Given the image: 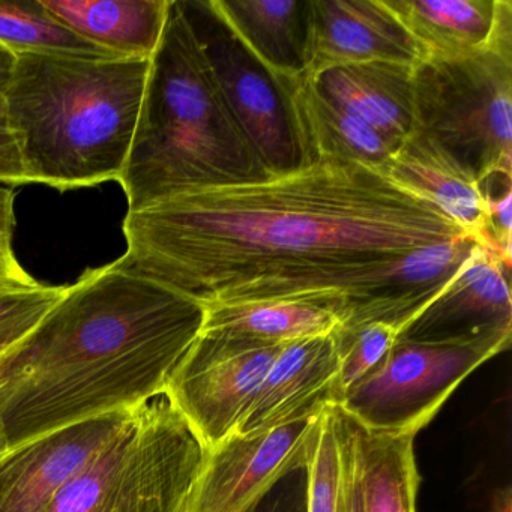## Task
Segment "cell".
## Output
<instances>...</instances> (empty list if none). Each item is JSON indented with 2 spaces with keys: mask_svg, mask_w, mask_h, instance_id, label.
<instances>
[{
  "mask_svg": "<svg viewBox=\"0 0 512 512\" xmlns=\"http://www.w3.org/2000/svg\"><path fill=\"white\" fill-rule=\"evenodd\" d=\"M361 493L362 512H418L419 473L412 434L376 433L340 407Z\"/></svg>",
  "mask_w": 512,
  "mask_h": 512,
  "instance_id": "d6986e66",
  "label": "cell"
},
{
  "mask_svg": "<svg viewBox=\"0 0 512 512\" xmlns=\"http://www.w3.org/2000/svg\"><path fill=\"white\" fill-rule=\"evenodd\" d=\"M65 286L38 284L0 292V356L25 340L64 295Z\"/></svg>",
  "mask_w": 512,
  "mask_h": 512,
  "instance_id": "484cf974",
  "label": "cell"
},
{
  "mask_svg": "<svg viewBox=\"0 0 512 512\" xmlns=\"http://www.w3.org/2000/svg\"><path fill=\"white\" fill-rule=\"evenodd\" d=\"M208 449L161 394L140 404L47 512H185Z\"/></svg>",
  "mask_w": 512,
  "mask_h": 512,
  "instance_id": "8992f818",
  "label": "cell"
},
{
  "mask_svg": "<svg viewBox=\"0 0 512 512\" xmlns=\"http://www.w3.org/2000/svg\"><path fill=\"white\" fill-rule=\"evenodd\" d=\"M151 59L16 55L5 89L28 184L56 190L119 181Z\"/></svg>",
  "mask_w": 512,
  "mask_h": 512,
  "instance_id": "3957f363",
  "label": "cell"
},
{
  "mask_svg": "<svg viewBox=\"0 0 512 512\" xmlns=\"http://www.w3.org/2000/svg\"><path fill=\"white\" fill-rule=\"evenodd\" d=\"M272 80L286 101L302 167L319 161H344L382 172L398 151L373 128L328 100L307 74Z\"/></svg>",
  "mask_w": 512,
  "mask_h": 512,
  "instance_id": "9a60e30c",
  "label": "cell"
},
{
  "mask_svg": "<svg viewBox=\"0 0 512 512\" xmlns=\"http://www.w3.org/2000/svg\"><path fill=\"white\" fill-rule=\"evenodd\" d=\"M307 464L292 470L280 479L250 512L307 511Z\"/></svg>",
  "mask_w": 512,
  "mask_h": 512,
  "instance_id": "f1b7e54d",
  "label": "cell"
},
{
  "mask_svg": "<svg viewBox=\"0 0 512 512\" xmlns=\"http://www.w3.org/2000/svg\"><path fill=\"white\" fill-rule=\"evenodd\" d=\"M404 332L406 329L398 323L383 320L334 332L340 367L331 388V406H338L347 394L380 370Z\"/></svg>",
  "mask_w": 512,
  "mask_h": 512,
  "instance_id": "d4e9b609",
  "label": "cell"
},
{
  "mask_svg": "<svg viewBox=\"0 0 512 512\" xmlns=\"http://www.w3.org/2000/svg\"><path fill=\"white\" fill-rule=\"evenodd\" d=\"M421 61V49L385 0H307V76L347 65L416 67Z\"/></svg>",
  "mask_w": 512,
  "mask_h": 512,
  "instance_id": "8fae6325",
  "label": "cell"
},
{
  "mask_svg": "<svg viewBox=\"0 0 512 512\" xmlns=\"http://www.w3.org/2000/svg\"><path fill=\"white\" fill-rule=\"evenodd\" d=\"M487 251L511 269L512 254V185L487 190Z\"/></svg>",
  "mask_w": 512,
  "mask_h": 512,
  "instance_id": "83f0119b",
  "label": "cell"
},
{
  "mask_svg": "<svg viewBox=\"0 0 512 512\" xmlns=\"http://www.w3.org/2000/svg\"><path fill=\"white\" fill-rule=\"evenodd\" d=\"M509 269L475 245L449 286L407 329L403 338L440 340L485 331H512Z\"/></svg>",
  "mask_w": 512,
  "mask_h": 512,
  "instance_id": "5bb4252c",
  "label": "cell"
},
{
  "mask_svg": "<svg viewBox=\"0 0 512 512\" xmlns=\"http://www.w3.org/2000/svg\"><path fill=\"white\" fill-rule=\"evenodd\" d=\"M334 313L296 302L205 307L203 332L235 335L268 344H289L329 335L340 328Z\"/></svg>",
  "mask_w": 512,
  "mask_h": 512,
  "instance_id": "7402d4cb",
  "label": "cell"
},
{
  "mask_svg": "<svg viewBox=\"0 0 512 512\" xmlns=\"http://www.w3.org/2000/svg\"><path fill=\"white\" fill-rule=\"evenodd\" d=\"M320 415L253 436L233 433L208 449L185 512H250L283 476L307 464Z\"/></svg>",
  "mask_w": 512,
  "mask_h": 512,
  "instance_id": "30bf717a",
  "label": "cell"
},
{
  "mask_svg": "<svg viewBox=\"0 0 512 512\" xmlns=\"http://www.w3.org/2000/svg\"><path fill=\"white\" fill-rule=\"evenodd\" d=\"M416 136L469 170L484 188L512 178V2L490 43L472 55L413 67ZM412 134V136H413Z\"/></svg>",
  "mask_w": 512,
  "mask_h": 512,
  "instance_id": "5b68a950",
  "label": "cell"
},
{
  "mask_svg": "<svg viewBox=\"0 0 512 512\" xmlns=\"http://www.w3.org/2000/svg\"><path fill=\"white\" fill-rule=\"evenodd\" d=\"M307 476L305 512H349V454L335 406L322 410Z\"/></svg>",
  "mask_w": 512,
  "mask_h": 512,
  "instance_id": "cb8c5ba5",
  "label": "cell"
},
{
  "mask_svg": "<svg viewBox=\"0 0 512 512\" xmlns=\"http://www.w3.org/2000/svg\"><path fill=\"white\" fill-rule=\"evenodd\" d=\"M412 74L407 65L370 62L331 68L311 80L328 100L400 148L415 131Z\"/></svg>",
  "mask_w": 512,
  "mask_h": 512,
  "instance_id": "e0dca14e",
  "label": "cell"
},
{
  "mask_svg": "<svg viewBox=\"0 0 512 512\" xmlns=\"http://www.w3.org/2000/svg\"><path fill=\"white\" fill-rule=\"evenodd\" d=\"M134 409L70 425L0 455V512H47L62 485L103 448Z\"/></svg>",
  "mask_w": 512,
  "mask_h": 512,
  "instance_id": "7c38bea8",
  "label": "cell"
},
{
  "mask_svg": "<svg viewBox=\"0 0 512 512\" xmlns=\"http://www.w3.org/2000/svg\"><path fill=\"white\" fill-rule=\"evenodd\" d=\"M14 61H16V56L4 47H0V94H4L8 82H10Z\"/></svg>",
  "mask_w": 512,
  "mask_h": 512,
  "instance_id": "1f68e13d",
  "label": "cell"
},
{
  "mask_svg": "<svg viewBox=\"0 0 512 512\" xmlns=\"http://www.w3.org/2000/svg\"><path fill=\"white\" fill-rule=\"evenodd\" d=\"M233 118L269 176L301 169L302 157L286 101L212 0H178Z\"/></svg>",
  "mask_w": 512,
  "mask_h": 512,
  "instance_id": "ba28073f",
  "label": "cell"
},
{
  "mask_svg": "<svg viewBox=\"0 0 512 512\" xmlns=\"http://www.w3.org/2000/svg\"><path fill=\"white\" fill-rule=\"evenodd\" d=\"M200 302L115 266L86 271L0 356L10 448L164 394L199 337Z\"/></svg>",
  "mask_w": 512,
  "mask_h": 512,
  "instance_id": "7a4b0ae2",
  "label": "cell"
},
{
  "mask_svg": "<svg viewBox=\"0 0 512 512\" xmlns=\"http://www.w3.org/2000/svg\"><path fill=\"white\" fill-rule=\"evenodd\" d=\"M284 344L200 331L164 395L206 449L235 433Z\"/></svg>",
  "mask_w": 512,
  "mask_h": 512,
  "instance_id": "9c48e42d",
  "label": "cell"
},
{
  "mask_svg": "<svg viewBox=\"0 0 512 512\" xmlns=\"http://www.w3.org/2000/svg\"><path fill=\"white\" fill-rule=\"evenodd\" d=\"M340 418V413H338ZM341 430H343L344 440H346L347 454H349V470H350V490H349V512H362L361 511V493H359L358 478H356L355 464H353L352 449H350L349 437H347L346 430H344L343 422H341Z\"/></svg>",
  "mask_w": 512,
  "mask_h": 512,
  "instance_id": "4dcf8cb0",
  "label": "cell"
},
{
  "mask_svg": "<svg viewBox=\"0 0 512 512\" xmlns=\"http://www.w3.org/2000/svg\"><path fill=\"white\" fill-rule=\"evenodd\" d=\"M424 59L472 55L490 43L505 0H385Z\"/></svg>",
  "mask_w": 512,
  "mask_h": 512,
  "instance_id": "ffe728a7",
  "label": "cell"
},
{
  "mask_svg": "<svg viewBox=\"0 0 512 512\" xmlns=\"http://www.w3.org/2000/svg\"><path fill=\"white\" fill-rule=\"evenodd\" d=\"M124 235L116 269L203 307L296 302L338 329L406 331L476 245L430 200L344 161L167 197L128 212Z\"/></svg>",
  "mask_w": 512,
  "mask_h": 512,
  "instance_id": "6da1fadb",
  "label": "cell"
},
{
  "mask_svg": "<svg viewBox=\"0 0 512 512\" xmlns=\"http://www.w3.org/2000/svg\"><path fill=\"white\" fill-rule=\"evenodd\" d=\"M0 47L14 56L46 53L82 58H119L74 34L41 5V0H0Z\"/></svg>",
  "mask_w": 512,
  "mask_h": 512,
  "instance_id": "603a6c76",
  "label": "cell"
},
{
  "mask_svg": "<svg viewBox=\"0 0 512 512\" xmlns=\"http://www.w3.org/2000/svg\"><path fill=\"white\" fill-rule=\"evenodd\" d=\"M14 200L13 190L0 185V292L32 289L40 284L23 269L14 254Z\"/></svg>",
  "mask_w": 512,
  "mask_h": 512,
  "instance_id": "4316f807",
  "label": "cell"
},
{
  "mask_svg": "<svg viewBox=\"0 0 512 512\" xmlns=\"http://www.w3.org/2000/svg\"><path fill=\"white\" fill-rule=\"evenodd\" d=\"M172 0H41L74 34L119 58L151 59Z\"/></svg>",
  "mask_w": 512,
  "mask_h": 512,
  "instance_id": "ac0fdd59",
  "label": "cell"
},
{
  "mask_svg": "<svg viewBox=\"0 0 512 512\" xmlns=\"http://www.w3.org/2000/svg\"><path fill=\"white\" fill-rule=\"evenodd\" d=\"M511 488H505L497 494L493 503V511L491 512H512Z\"/></svg>",
  "mask_w": 512,
  "mask_h": 512,
  "instance_id": "d6a6232c",
  "label": "cell"
},
{
  "mask_svg": "<svg viewBox=\"0 0 512 512\" xmlns=\"http://www.w3.org/2000/svg\"><path fill=\"white\" fill-rule=\"evenodd\" d=\"M8 449L10 445H8L7 433H5L4 424L0 421V455H4Z\"/></svg>",
  "mask_w": 512,
  "mask_h": 512,
  "instance_id": "836d02e7",
  "label": "cell"
},
{
  "mask_svg": "<svg viewBox=\"0 0 512 512\" xmlns=\"http://www.w3.org/2000/svg\"><path fill=\"white\" fill-rule=\"evenodd\" d=\"M511 337L512 331H485L440 340L401 338L380 370L337 407L367 430L416 436L467 376L511 346Z\"/></svg>",
  "mask_w": 512,
  "mask_h": 512,
  "instance_id": "52a82bcc",
  "label": "cell"
},
{
  "mask_svg": "<svg viewBox=\"0 0 512 512\" xmlns=\"http://www.w3.org/2000/svg\"><path fill=\"white\" fill-rule=\"evenodd\" d=\"M25 164L16 134L11 127L7 101L0 94V185H25Z\"/></svg>",
  "mask_w": 512,
  "mask_h": 512,
  "instance_id": "f546056e",
  "label": "cell"
},
{
  "mask_svg": "<svg viewBox=\"0 0 512 512\" xmlns=\"http://www.w3.org/2000/svg\"><path fill=\"white\" fill-rule=\"evenodd\" d=\"M338 367L334 332L284 344L235 433L253 436L320 415L326 406H331V388Z\"/></svg>",
  "mask_w": 512,
  "mask_h": 512,
  "instance_id": "4fadbf2b",
  "label": "cell"
},
{
  "mask_svg": "<svg viewBox=\"0 0 512 512\" xmlns=\"http://www.w3.org/2000/svg\"><path fill=\"white\" fill-rule=\"evenodd\" d=\"M266 178L178 0H172L118 181L128 212L196 188Z\"/></svg>",
  "mask_w": 512,
  "mask_h": 512,
  "instance_id": "277c9868",
  "label": "cell"
},
{
  "mask_svg": "<svg viewBox=\"0 0 512 512\" xmlns=\"http://www.w3.org/2000/svg\"><path fill=\"white\" fill-rule=\"evenodd\" d=\"M382 172L401 187L430 200L475 244L487 250L484 185L436 143L413 134Z\"/></svg>",
  "mask_w": 512,
  "mask_h": 512,
  "instance_id": "2e32d148",
  "label": "cell"
},
{
  "mask_svg": "<svg viewBox=\"0 0 512 512\" xmlns=\"http://www.w3.org/2000/svg\"><path fill=\"white\" fill-rule=\"evenodd\" d=\"M272 79L305 73L307 0H212Z\"/></svg>",
  "mask_w": 512,
  "mask_h": 512,
  "instance_id": "44dd1931",
  "label": "cell"
}]
</instances>
